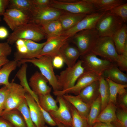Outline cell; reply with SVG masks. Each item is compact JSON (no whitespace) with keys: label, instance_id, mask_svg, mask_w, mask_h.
Instances as JSON below:
<instances>
[{"label":"cell","instance_id":"6da1fadb","mask_svg":"<svg viewBox=\"0 0 127 127\" xmlns=\"http://www.w3.org/2000/svg\"><path fill=\"white\" fill-rule=\"evenodd\" d=\"M47 38L40 25L30 22L15 29L9 35L7 42L9 44H13L20 39L39 42Z\"/></svg>","mask_w":127,"mask_h":127},{"label":"cell","instance_id":"7a4b0ae2","mask_svg":"<svg viewBox=\"0 0 127 127\" xmlns=\"http://www.w3.org/2000/svg\"><path fill=\"white\" fill-rule=\"evenodd\" d=\"M52 58L49 56H43L37 58L22 60L18 62V66L25 63H32L38 68L40 72L45 77L52 87L53 91H60L61 90L54 71Z\"/></svg>","mask_w":127,"mask_h":127},{"label":"cell","instance_id":"3957f363","mask_svg":"<svg viewBox=\"0 0 127 127\" xmlns=\"http://www.w3.org/2000/svg\"><path fill=\"white\" fill-rule=\"evenodd\" d=\"M91 52L104 59L116 64H119L121 58L118 53L112 37H99L95 44Z\"/></svg>","mask_w":127,"mask_h":127},{"label":"cell","instance_id":"277c9868","mask_svg":"<svg viewBox=\"0 0 127 127\" xmlns=\"http://www.w3.org/2000/svg\"><path fill=\"white\" fill-rule=\"evenodd\" d=\"M99 37L98 31L95 28H94L80 31L69 39L76 46L81 56L91 52Z\"/></svg>","mask_w":127,"mask_h":127},{"label":"cell","instance_id":"5b68a950","mask_svg":"<svg viewBox=\"0 0 127 127\" xmlns=\"http://www.w3.org/2000/svg\"><path fill=\"white\" fill-rule=\"evenodd\" d=\"M49 6L75 14L87 15L96 12L86 0H52Z\"/></svg>","mask_w":127,"mask_h":127},{"label":"cell","instance_id":"8992f818","mask_svg":"<svg viewBox=\"0 0 127 127\" xmlns=\"http://www.w3.org/2000/svg\"><path fill=\"white\" fill-rule=\"evenodd\" d=\"M124 23L119 17L108 11L106 12L99 20L95 28L99 37H112Z\"/></svg>","mask_w":127,"mask_h":127},{"label":"cell","instance_id":"52a82bcc","mask_svg":"<svg viewBox=\"0 0 127 127\" xmlns=\"http://www.w3.org/2000/svg\"><path fill=\"white\" fill-rule=\"evenodd\" d=\"M85 70L81 61L79 60L73 66L67 67L61 71L60 74L56 76L61 90H65L73 87Z\"/></svg>","mask_w":127,"mask_h":127},{"label":"cell","instance_id":"ba28073f","mask_svg":"<svg viewBox=\"0 0 127 127\" xmlns=\"http://www.w3.org/2000/svg\"><path fill=\"white\" fill-rule=\"evenodd\" d=\"M80 57L85 70L100 76L102 75L105 70L115 64L108 60L98 58L91 52Z\"/></svg>","mask_w":127,"mask_h":127},{"label":"cell","instance_id":"9c48e42d","mask_svg":"<svg viewBox=\"0 0 127 127\" xmlns=\"http://www.w3.org/2000/svg\"><path fill=\"white\" fill-rule=\"evenodd\" d=\"M7 87V93L3 111L17 109L25 99L26 91L20 84L12 82Z\"/></svg>","mask_w":127,"mask_h":127},{"label":"cell","instance_id":"30bf717a","mask_svg":"<svg viewBox=\"0 0 127 127\" xmlns=\"http://www.w3.org/2000/svg\"><path fill=\"white\" fill-rule=\"evenodd\" d=\"M57 100L59 104L57 110L49 113L57 124H62L71 127L72 118L70 103L61 95L57 96Z\"/></svg>","mask_w":127,"mask_h":127},{"label":"cell","instance_id":"8fae6325","mask_svg":"<svg viewBox=\"0 0 127 127\" xmlns=\"http://www.w3.org/2000/svg\"><path fill=\"white\" fill-rule=\"evenodd\" d=\"M65 11L50 6L35 7L31 15V22L41 25L45 23L58 19Z\"/></svg>","mask_w":127,"mask_h":127},{"label":"cell","instance_id":"7c38bea8","mask_svg":"<svg viewBox=\"0 0 127 127\" xmlns=\"http://www.w3.org/2000/svg\"><path fill=\"white\" fill-rule=\"evenodd\" d=\"M101 76L92 72L85 70L73 87L64 90L53 91V93L56 96L70 94L78 95L81 90L91 83L94 81L99 80Z\"/></svg>","mask_w":127,"mask_h":127},{"label":"cell","instance_id":"4fadbf2b","mask_svg":"<svg viewBox=\"0 0 127 127\" xmlns=\"http://www.w3.org/2000/svg\"><path fill=\"white\" fill-rule=\"evenodd\" d=\"M3 20L13 31L18 27L31 22L30 14L14 8L7 9L4 15Z\"/></svg>","mask_w":127,"mask_h":127},{"label":"cell","instance_id":"5bb4252c","mask_svg":"<svg viewBox=\"0 0 127 127\" xmlns=\"http://www.w3.org/2000/svg\"><path fill=\"white\" fill-rule=\"evenodd\" d=\"M106 12H96L86 15L74 27L63 32L61 36L70 38L81 31L95 28L97 22Z\"/></svg>","mask_w":127,"mask_h":127},{"label":"cell","instance_id":"9a60e30c","mask_svg":"<svg viewBox=\"0 0 127 127\" xmlns=\"http://www.w3.org/2000/svg\"><path fill=\"white\" fill-rule=\"evenodd\" d=\"M69 38L62 36L47 37L46 43L43 48L39 57L47 56L53 58L58 55L60 48L67 42Z\"/></svg>","mask_w":127,"mask_h":127},{"label":"cell","instance_id":"2e32d148","mask_svg":"<svg viewBox=\"0 0 127 127\" xmlns=\"http://www.w3.org/2000/svg\"><path fill=\"white\" fill-rule=\"evenodd\" d=\"M48 82L40 72L36 71L30 78L28 84L32 90L39 97L50 93L52 88L48 85Z\"/></svg>","mask_w":127,"mask_h":127},{"label":"cell","instance_id":"e0dca14e","mask_svg":"<svg viewBox=\"0 0 127 127\" xmlns=\"http://www.w3.org/2000/svg\"><path fill=\"white\" fill-rule=\"evenodd\" d=\"M25 99L28 105L30 115L36 127H43L45 123L39 105L29 94L26 93Z\"/></svg>","mask_w":127,"mask_h":127},{"label":"cell","instance_id":"ac0fdd59","mask_svg":"<svg viewBox=\"0 0 127 127\" xmlns=\"http://www.w3.org/2000/svg\"><path fill=\"white\" fill-rule=\"evenodd\" d=\"M58 55L62 58L68 67L73 66L80 56L76 47L69 44L67 42L61 47Z\"/></svg>","mask_w":127,"mask_h":127},{"label":"cell","instance_id":"d6986e66","mask_svg":"<svg viewBox=\"0 0 127 127\" xmlns=\"http://www.w3.org/2000/svg\"><path fill=\"white\" fill-rule=\"evenodd\" d=\"M24 40L27 48V52L23 55H15L14 60L18 61L22 60L38 58L46 41L42 43H38L30 40Z\"/></svg>","mask_w":127,"mask_h":127},{"label":"cell","instance_id":"ffe728a7","mask_svg":"<svg viewBox=\"0 0 127 127\" xmlns=\"http://www.w3.org/2000/svg\"><path fill=\"white\" fill-rule=\"evenodd\" d=\"M61 95L74 107L82 117L87 119L90 105L84 101L78 95H74L67 94Z\"/></svg>","mask_w":127,"mask_h":127},{"label":"cell","instance_id":"44dd1931","mask_svg":"<svg viewBox=\"0 0 127 127\" xmlns=\"http://www.w3.org/2000/svg\"><path fill=\"white\" fill-rule=\"evenodd\" d=\"M78 95L84 101L91 105L100 95L99 80L91 83L81 90Z\"/></svg>","mask_w":127,"mask_h":127},{"label":"cell","instance_id":"7402d4cb","mask_svg":"<svg viewBox=\"0 0 127 127\" xmlns=\"http://www.w3.org/2000/svg\"><path fill=\"white\" fill-rule=\"evenodd\" d=\"M112 37L119 55L127 52V26L126 24L124 23Z\"/></svg>","mask_w":127,"mask_h":127},{"label":"cell","instance_id":"603a6c76","mask_svg":"<svg viewBox=\"0 0 127 127\" xmlns=\"http://www.w3.org/2000/svg\"><path fill=\"white\" fill-rule=\"evenodd\" d=\"M86 15L84 14H75L65 11L58 19L61 24L64 32L74 27Z\"/></svg>","mask_w":127,"mask_h":127},{"label":"cell","instance_id":"cb8c5ba5","mask_svg":"<svg viewBox=\"0 0 127 127\" xmlns=\"http://www.w3.org/2000/svg\"><path fill=\"white\" fill-rule=\"evenodd\" d=\"M91 4L96 12H106L127 3L126 0H86Z\"/></svg>","mask_w":127,"mask_h":127},{"label":"cell","instance_id":"d4e9b609","mask_svg":"<svg viewBox=\"0 0 127 127\" xmlns=\"http://www.w3.org/2000/svg\"><path fill=\"white\" fill-rule=\"evenodd\" d=\"M102 75L117 83L127 84V75L120 70L115 64L105 70Z\"/></svg>","mask_w":127,"mask_h":127},{"label":"cell","instance_id":"484cf974","mask_svg":"<svg viewBox=\"0 0 127 127\" xmlns=\"http://www.w3.org/2000/svg\"><path fill=\"white\" fill-rule=\"evenodd\" d=\"M1 116L9 122L14 127H27L22 114L17 109L3 111Z\"/></svg>","mask_w":127,"mask_h":127},{"label":"cell","instance_id":"4316f807","mask_svg":"<svg viewBox=\"0 0 127 127\" xmlns=\"http://www.w3.org/2000/svg\"><path fill=\"white\" fill-rule=\"evenodd\" d=\"M40 26L47 37L61 36L64 32L58 19L45 23Z\"/></svg>","mask_w":127,"mask_h":127},{"label":"cell","instance_id":"83f0119b","mask_svg":"<svg viewBox=\"0 0 127 127\" xmlns=\"http://www.w3.org/2000/svg\"><path fill=\"white\" fill-rule=\"evenodd\" d=\"M117 106L112 102H110L102 110L97 118L95 123L101 122L111 123L116 119Z\"/></svg>","mask_w":127,"mask_h":127},{"label":"cell","instance_id":"f1b7e54d","mask_svg":"<svg viewBox=\"0 0 127 127\" xmlns=\"http://www.w3.org/2000/svg\"><path fill=\"white\" fill-rule=\"evenodd\" d=\"M109 85L110 93L109 102L116 106L118 95H121L127 92L126 88L127 84H121L116 83L107 78H105Z\"/></svg>","mask_w":127,"mask_h":127},{"label":"cell","instance_id":"f546056e","mask_svg":"<svg viewBox=\"0 0 127 127\" xmlns=\"http://www.w3.org/2000/svg\"><path fill=\"white\" fill-rule=\"evenodd\" d=\"M22 64L21 67L16 74V76L20 81V84L25 89L26 93L30 94L37 103L39 104L38 97L32 90L27 80L26 73L27 64L26 63Z\"/></svg>","mask_w":127,"mask_h":127},{"label":"cell","instance_id":"4dcf8cb0","mask_svg":"<svg viewBox=\"0 0 127 127\" xmlns=\"http://www.w3.org/2000/svg\"><path fill=\"white\" fill-rule=\"evenodd\" d=\"M18 62L14 60L9 61L0 69V84H4L7 86L9 85V76L18 66Z\"/></svg>","mask_w":127,"mask_h":127},{"label":"cell","instance_id":"1f68e13d","mask_svg":"<svg viewBox=\"0 0 127 127\" xmlns=\"http://www.w3.org/2000/svg\"><path fill=\"white\" fill-rule=\"evenodd\" d=\"M99 81V91L101 102V111L102 110L109 102L110 93L108 83L102 75Z\"/></svg>","mask_w":127,"mask_h":127},{"label":"cell","instance_id":"d6a6232c","mask_svg":"<svg viewBox=\"0 0 127 127\" xmlns=\"http://www.w3.org/2000/svg\"><path fill=\"white\" fill-rule=\"evenodd\" d=\"M39 105L43 109L49 112L56 111L58 107L57 102L50 93L38 97Z\"/></svg>","mask_w":127,"mask_h":127},{"label":"cell","instance_id":"836d02e7","mask_svg":"<svg viewBox=\"0 0 127 127\" xmlns=\"http://www.w3.org/2000/svg\"><path fill=\"white\" fill-rule=\"evenodd\" d=\"M101 111V102L100 95L91 105L87 120L89 126H92L95 123L96 119Z\"/></svg>","mask_w":127,"mask_h":127},{"label":"cell","instance_id":"e575fe53","mask_svg":"<svg viewBox=\"0 0 127 127\" xmlns=\"http://www.w3.org/2000/svg\"><path fill=\"white\" fill-rule=\"evenodd\" d=\"M35 8L32 0H9L8 8H16L26 12L31 15Z\"/></svg>","mask_w":127,"mask_h":127},{"label":"cell","instance_id":"d590c367","mask_svg":"<svg viewBox=\"0 0 127 127\" xmlns=\"http://www.w3.org/2000/svg\"><path fill=\"white\" fill-rule=\"evenodd\" d=\"M70 107L72 118L71 127H89L87 119L82 117L71 104Z\"/></svg>","mask_w":127,"mask_h":127},{"label":"cell","instance_id":"8d00e7d4","mask_svg":"<svg viewBox=\"0 0 127 127\" xmlns=\"http://www.w3.org/2000/svg\"><path fill=\"white\" fill-rule=\"evenodd\" d=\"M116 119L111 123L114 127H127V111L117 107Z\"/></svg>","mask_w":127,"mask_h":127},{"label":"cell","instance_id":"74e56055","mask_svg":"<svg viewBox=\"0 0 127 127\" xmlns=\"http://www.w3.org/2000/svg\"><path fill=\"white\" fill-rule=\"evenodd\" d=\"M17 109L22 114L27 127H36L31 118L25 99L20 105Z\"/></svg>","mask_w":127,"mask_h":127},{"label":"cell","instance_id":"f35d334b","mask_svg":"<svg viewBox=\"0 0 127 127\" xmlns=\"http://www.w3.org/2000/svg\"><path fill=\"white\" fill-rule=\"evenodd\" d=\"M119 17L124 23L127 21V3L118 6L110 11Z\"/></svg>","mask_w":127,"mask_h":127},{"label":"cell","instance_id":"ab89813d","mask_svg":"<svg viewBox=\"0 0 127 127\" xmlns=\"http://www.w3.org/2000/svg\"><path fill=\"white\" fill-rule=\"evenodd\" d=\"M17 51L15 55H21L25 54L27 52V48L24 40L22 39H18L15 42Z\"/></svg>","mask_w":127,"mask_h":127},{"label":"cell","instance_id":"60d3db41","mask_svg":"<svg viewBox=\"0 0 127 127\" xmlns=\"http://www.w3.org/2000/svg\"><path fill=\"white\" fill-rule=\"evenodd\" d=\"M7 91V86H5L0 88V117L4 109Z\"/></svg>","mask_w":127,"mask_h":127},{"label":"cell","instance_id":"b9f144b4","mask_svg":"<svg viewBox=\"0 0 127 127\" xmlns=\"http://www.w3.org/2000/svg\"><path fill=\"white\" fill-rule=\"evenodd\" d=\"M118 107L127 111V92L121 95H118L116 104Z\"/></svg>","mask_w":127,"mask_h":127},{"label":"cell","instance_id":"7bdbcfd3","mask_svg":"<svg viewBox=\"0 0 127 127\" xmlns=\"http://www.w3.org/2000/svg\"><path fill=\"white\" fill-rule=\"evenodd\" d=\"M12 48L7 42H0V57H6L11 53Z\"/></svg>","mask_w":127,"mask_h":127},{"label":"cell","instance_id":"ee69618b","mask_svg":"<svg viewBox=\"0 0 127 127\" xmlns=\"http://www.w3.org/2000/svg\"><path fill=\"white\" fill-rule=\"evenodd\" d=\"M39 106L45 123H46L50 126L52 127L57 126V124L53 119L49 112L43 109L39 105Z\"/></svg>","mask_w":127,"mask_h":127},{"label":"cell","instance_id":"f6af8a7d","mask_svg":"<svg viewBox=\"0 0 127 127\" xmlns=\"http://www.w3.org/2000/svg\"><path fill=\"white\" fill-rule=\"evenodd\" d=\"M52 63L53 67L57 69L62 68L64 63L63 59L59 55L53 57Z\"/></svg>","mask_w":127,"mask_h":127},{"label":"cell","instance_id":"bcb514c9","mask_svg":"<svg viewBox=\"0 0 127 127\" xmlns=\"http://www.w3.org/2000/svg\"><path fill=\"white\" fill-rule=\"evenodd\" d=\"M32 1L35 7H41L49 6L52 0H32Z\"/></svg>","mask_w":127,"mask_h":127},{"label":"cell","instance_id":"7dc6e473","mask_svg":"<svg viewBox=\"0 0 127 127\" xmlns=\"http://www.w3.org/2000/svg\"><path fill=\"white\" fill-rule=\"evenodd\" d=\"M9 4V0H0V16H3Z\"/></svg>","mask_w":127,"mask_h":127},{"label":"cell","instance_id":"c3c4849f","mask_svg":"<svg viewBox=\"0 0 127 127\" xmlns=\"http://www.w3.org/2000/svg\"><path fill=\"white\" fill-rule=\"evenodd\" d=\"M9 35L8 31L5 27H0V39H3L7 38Z\"/></svg>","mask_w":127,"mask_h":127},{"label":"cell","instance_id":"681fc988","mask_svg":"<svg viewBox=\"0 0 127 127\" xmlns=\"http://www.w3.org/2000/svg\"><path fill=\"white\" fill-rule=\"evenodd\" d=\"M89 127H114L111 123L98 122H96L92 126Z\"/></svg>","mask_w":127,"mask_h":127},{"label":"cell","instance_id":"f907efd6","mask_svg":"<svg viewBox=\"0 0 127 127\" xmlns=\"http://www.w3.org/2000/svg\"><path fill=\"white\" fill-rule=\"evenodd\" d=\"M0 127H14L9 122L0 117Z\"/></svg>","mask_w":127,"mask_h":127},{"label":"cell","instance_id":"816d5d0a","mask_svg":"<svg viewBox=\"0 0 127 127\" xmlns=\"http://www.w3.org/2000/svg\"><path fill=\"white\" fill-rule=\"evenodd\" d=\"M9 60L6 57H0V67L8 63Z\"/></svg>","mask_w":127,"mask_h":127},{"label":"cell","instance_id":"f5cc1de1","mask_svg":"<svg viewBox=\"0 0 127 127\" xmlns=\"http://www.w3.org/2000/svg\"><path fill=\"white\" fill-rule=\"evenodd\" d=\"M58 126L57 127H71L69 126H65L64 125L62 124H60L57 125ZM43 127H48L47 126L45 125Z\"/></svg>","mask_w":127,"mask_h":127},{"label":"cell","instance_id":"db71d44e","mask_svg":"<svg viewBox=\"0 0 127 127\" xmlns=\"http://www.w3.org/2000/svg\"><path fill=\"white\" fill-rule=\"evenodd\" d=\"M1 16H0V22L1 21Z\"/></svg>","mask_w":127,"mask_h":127},{"label":"cell","instance_id":"11a10c76","mask_svg":"<svg viewBox=\"0 0 127 127\" xmlns=\"http://www.w3.org/2000/svg\"><path fill=\"white\" fill-rule=\"evenodd\" d=\"M1 85V84H0V85Z\"/></svg>","mask_w":127,"mask_h":127}]
</instances>
